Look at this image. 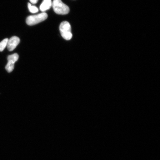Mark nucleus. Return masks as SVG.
Masks as SVG:
<instances>
[{"mask_svg": "<svg viewBox=\"0 0 160 160\" xmlns=\"http://www.w3.org/2000/svg\"><path fill=\"white\" fill-rule=\"evenodd\" d=\"M8 39L5 38L0 42V52H2L7 46Z\"/></svg>", "mask_w": 160, "mask_h": 160, "instance_id": "7", "label": "nucleus"}, {"mask_svg": "<svg viewBox=\"0 0 160 160\" xmlns=\"http://www.w3.org/2000/svg\"><path fill=\"white\" fill-rule=\"evenodd\" d=\"M54 11L57 14L66 15L70 11L68 6L64 3L61 0H53L52 3Z\"/></svg>", "mask_w": 160, "mask_h": 160, "instance_id": "1", "label": "nucleus"}, {"mask_svg": "<svg viewBox=\"0 0 160 160\" xmlns=\"http://www.w3.org/2000/svg\"><path fill=\"white\" fill-rule=\"evenodd\" d=\"M28 8L29 11L32 13H36L39 11L38 9L35 6L32 5L31 3H28Z\"/></svg>", "mask_w": 160, "mask_h": 160, "instance_id": "8", "label": "nucleus"}, {"mask_svg": "<svg viewBox=\"0 0 160 160\" xmlns=\"http://www.w3.org/2000/svg\"><path fill=\"white\" fill-rule=\"evenodd\" d=\"M52 6L51 0H43L40 7V9L42 12H45L49 10Z\"/></svg>", "mask_w": 160, "mask_h": 160, "instance_id": "6", "label": "nucleus"}, {"mask_svg": "<svg viewBox=\"0 0 160 160\" xmlns=\"http://www.w3.org/2000/svg\"><path fill=\"white\" fill-rule=\"evenodd\" d=\"M59 30L64 39L67 41L72 39V34L71 33V27L68 22L63 21L62 22L60 25Z\"/></svg>", "mask_w": 160, "mask_h": 160, "instance_id": "2", "label": "nucleus"}, {"mask_svg": "<svg viewBox=\"0 0 160 160\" xmlns=\"http://www.w3.org/2000/svg\"><path fill=\"white\" fill-rule=\"evenodd\" d=\"M18 59L19 55L17 53L9 55L8 57V62L5 67V69L8 72H11L13 71L14 68L15 63Z\"/></svg>", "mask_w": 160, "mask_h": 160, "instance_id": "4", "label": "nucleus"}, {"mask_svg": "<svg viewBox=\"0 0 160 160\" xmlns=\"http://www.w3.org/2000/svg\"><path fill=\"white\" fill-rule=\"evenodd\" d=\"M30 2L33 4L37 3L38 0H29Z\"/></svg>", "mask_w": 160, "mask_h": 160, "instance_id": "9", "label": "nucleus"}, {"mask_svg": "<svg viewBox=\"0 0 160 160\" xmlns=\"http://www.w3.org/2000/svg\"><path fill=\"white\" fill-rule=\"evenodd\" d=\"M20 40L18 37L14 36L8 40L7 47L10 51H13L16 48L20 43Z\"/></svg>", "mask_w": 160, "mask_h": 160, "instance_id": "5", "label": "nucleus"}, {"mask_svg": "<svg viewBox=\"0 0 160 160\" xmlns=\"http://www.w3.org/2000/svg\"><path fill=\"white\" fill-rule=\"evenodd\" d=\"M48 17V15L45 12L42 13L37 15L30 16L26 19V23L30 26L35 25L45 21Z\"/></svg>", "mask_w": 160, "mask_h": 160, "instance_id": "3", "label": "nucleus"}]
</instances>
